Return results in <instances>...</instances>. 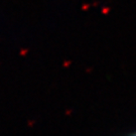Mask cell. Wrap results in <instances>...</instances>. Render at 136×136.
<instances>
[{
  "label": "cell",
  "instance_id": "cell-1",
  "mask_svg": "<svg viewBox=\"0 0 136 136\" xmlns=\"http://www.w3.org/2000/svg\"><path fill=\"white\" fill-rule=\"evenodd\" d=\"M27 54H28V48H25V47L20 48V51H19V56L20 57H25V56H27Z\"/></svg>",
  "mask_w": 136,
  "mask_h": 136
},
{
  "label": "cell",
  "instance_id": "cell-2",
  "mask_svg": "<svg viewBox=\"0 0 136 136\" xmlns=\"http://www.w3.org/2000/svg\"><path fill=\"white\" fill-rule=\"evenodd\" d=\"M34 124H35V120H28L27 121V126L29 128H32Z\"/></svg>",
  "mask_w": 136,
  "mask_h": 136
},
{
  "label": "cell",
  "instance_id": "cell-3",
  "mask_svg": "<svg viewBox=\"0 0 136 136\" xmlns=\"http://www.w3.org/2000/svg\"><path fill=\"white\" fill-rule=\"evenodd\" d=\"M69 64H70V62H64V66H65V67H68Z\"/></svg>",
  "mask_w": 136,
  "mask_h": 136
},
{
  "label": "cell",
  "instance_id": "cell-4",
  "mask_svg": "<svg viewBox=\"0 0 136 136\" xmlns=\"http://www.w3.org/2000/svg\"><path fill=\"white\" fill-rule=\"evenodd\" d=\"M0 66H1V62H0Z\"/></svg>",
  "mask_w": 136,
  "mask_h": 136
},
{
  "label": "cell",
  "instance_id": "cell-5",
  "mask_svg": "<svg viewBox=\"0 0 136 136\" xmlns=\"http://www.w3.org/2000/svg\"><path fill=\"white\" fill-rule=\"evenodd\" d=\"M135 134H136V133H135Z\"/></svg>",
  "mask_w": 136,
  "mask_h": 136
}]
</instances>
